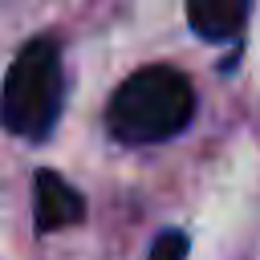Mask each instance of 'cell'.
Instances as JSON below:
<instances>
[{
    "instance_id": "6da1fadb",
    "label": "cell",
    "mask_w": 260,
    "mask_h": 260,
    "mask_svg": "<svg viewBox=\"0 0 260 260\" xmlns=\"http://www.w3.org/2000/svg\"><path fill=\"white\" fill-rule=\"evenodd\" d=\"M191 114H195L191 81L171 65H142L114 89L106 126L118 142L146 146V142L175 138L191 122Z\"/></svg>"
},
{
    "instance_id": "7a4b0ae2",
    "label": "cell",
    "mask_w": 260,
    "mask_h": 260,
    "mask_svg": "<svg viewBox=\"0 0 260 260\" xmlns=\"http://www.w3.org/2000/svg\"><path fill=\"white\" fill-rule=\"evenodd\" d=\"M61 118V53L53 41H28L0 89V126L16 138L41 142Z\"/></svg>"
},
{
    "instance_id": "3957f363",
    "label": "cell",
    "mask_w": 260,
    "mask_h": 260,
    "mask_svg": "<svg viewBox=\"0 0 260 260\" xmlns=\"http://www.w3.org/2000/svg\"><path fill=\"white\" fill-rule=\"evenodd\" d=\"M32 191H37V228H41V232L73 228V223L85 219V199H81L77 187H69L61 175H53V171H37Z\"/></svg>"
},
{
    "instance_id": "277c9868",
    "label": "cell",
    "mask_w": 260,
    "mask_h": 260,
    "mask_svg": "<svg viewBox=\"0 0 260 260\" xmlns=\"http://www.w3.org/2000/svg\"><path fill=\"white\" fill-rule=\"evenodd\" d=\"M252 0H187V20L203 41H232L248 20Z\"/></svg>"
},
{
    "instance_id": "5b68a950",
    "label": "cell",
    "mask_w": 260,
    "mask_h": 260,
    "mask_svg": "<svg viewBox=\"0 0 260 260\" xmlns=\"http://www.w3.org/2000/svg\"><path fill=\"white\" fill-rule=\"evenodd\" d=\"M187 232H162L154 244H150V260H187Z\"/></svg>"
}]
</instances>
